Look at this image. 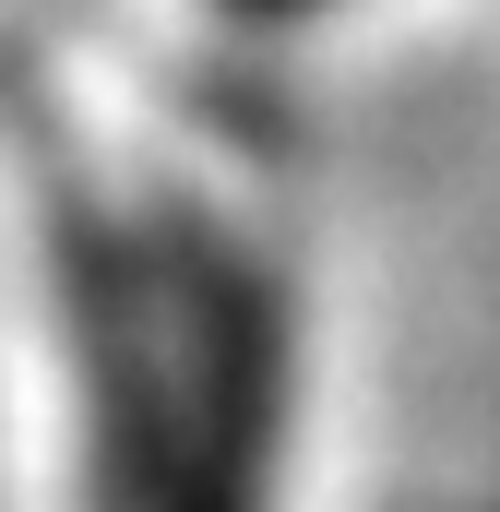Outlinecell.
<instances>
[{
	"mask_svg": "<svg viewBox=\"0 0 500 512\" xmlns=\"http://www.w3.org/2000/svg\"><path fill=\"white\" fill-rule=\"evenodd\" d=\"M227 12H250V24H310V12H334V0H227Z\"/></svg>",
	"mask_w": 500,
	"mask_h": 512,
	"instance_id": "1",
	"label": "cell"
}]
</instances>
